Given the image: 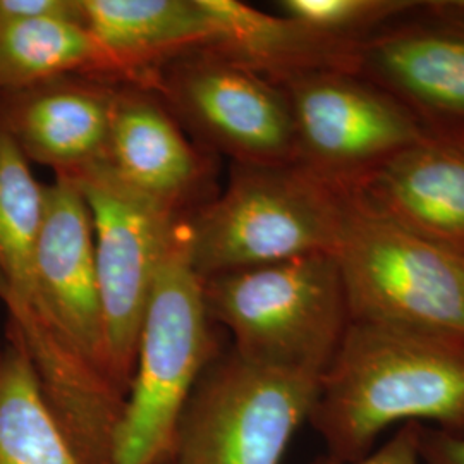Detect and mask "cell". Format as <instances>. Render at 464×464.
Masks as SVG:
<instances>
[{
	"label": "cell",
	"instance_id": "1",
	"mask_svg": "<svg viewBox=\"0 0 464 464\" xmlns=\"http://www.w3.org/2000/svg\"><path fill=\"white\" fill-rule=\"evenodd\" d=\"M308 421L339 461L365 458L392 425L464 437V334L349 322Z\"/></svg>",
	"mask_w": 464,
	"mask_h": 464
},
{
	"label": "cell",
	"instance_id": "2",
	"mask_svg": "<svg viewBox=\"0 0 464 464\" xmlns=\"http://www.w3.org/2000/svg\"><path fill=\"white\" fill-rule=\"evenodd\" d=\"M348 189L298 162L232 164L229 183L186 217L199 279L337 246Z\"/></svg>",
	"mask_w": 464,
	"mask_h": 464
},
{
	"label": "cell",
	"instance_id": "3",
	"mask_svg": "<svg viewBox=\"0 0 464 464\" xmlns=\"http://www.w3.org/2000/svg\"><path fill=\"white\" fill-rule=\"evenodd\" d=\"M201 287L231 348L258 365L320 377L348 329L346 293L329 253L218 274Z\"/></svg>",
	"mask_w": 464,
	"mask_h": 464
},
{
	"label": "cell",
	"instance_id": "4",
	"mask_svg": "<svg viewBox=\"0 0 464 464\" xmlns=\"http://www.w3.org/2000/svg\"><path fill=\"white\" fill-rule=\"evenodd\" d=\"M220 351L201 279L191 266L184 217L143 318L133 381L114 442V464L170 459L184 404Z\"/></svg>",
	"mask_w": 464,
	"mask_h": 464
},
{
	"label": "cell",
	"instance_id": "5",
	"mask_svg": "<svg viewBox=\"0 0 464 464\" xmlns=\"http://www.w3.org/2000/svg\"><path fill=\"white\" fill-rule=\"evenodd\" d=\"M320 377L258 365L234 349L207 365L178 420L174 464H281Z\"/></svg>",
	"mask_w": 464,
	"mask_h": 464
},
{
	"label": "cell",
	"instance_id": "6",
	"mask_svg": "<svg viewBox=\"0 0 464 464\" xmlns=\"http://www.w3.org/2000/svg\"><path fill=\"white\" fill-rule=\"evenodd\" d=\"M332 256L344 285L349 322L464 334L463 255L375 214L349 189Z\"/></svg>",
	"mask_w": 464,
	"mask_h": 464
},
{
	"label": "cell",
	"instance_id": "7",
	"mask_svg": "<svg viewBox=\"0 0 464 464\" xmlns=\"http://www.w3.org/2000/svg\"><path fill=\"white\" fill-rule=\"evenodd\" d=\"M64 176L92 216L107 370L128 398L143 318L184 217L126 183L105 160Z\"/></svg>",
	"mask_w": 464,
	"mask_h": 464
},
{
	"label": "cell",
	"instance_id": "8",
	"mask_svg": "<svg viewBox=\"0 0 464 464\" xmlns=\"http://www.w3.org/2000/svg\"><path fill=\"white\" fill-rule=\"evenodd\" d=\"M181 128L232 164L296 162V128L281 84L214 50L183 53L159 71L155 90Z\"/></svg>",
	"mask_w": 464,
	"mask_h": 464
},
{
	"label": "cell",
	"instance_id": "9",
	"mask_svg": "<svg viewBox=\"0 0 464 464\" xmlns=\"http://www.w3.org/2000/svg\"><path fill=\"white\" fill-rule=\"evenodd\" d=\"M279 84L295 117L296 162L343 188L431 134L402 103L354 72H306Z\"/></svg>",
	"mask_w": 464,
	"mask_h": 464
},
{
	"label": "cell",
	"instance_id": "10",
	"mask_svg": "<svg viewBox=\"0 0 464 464\" xmlns=\"http://www.w3.org/2000/svg\"><path fill=\"white\" fill-rule=\"evenodd\" d=\"M5 308L44 318L109 377L92 216L82 191L64 174L45 184L32 293Z\"/></svg>",
	"mask_w": 464,
	"mask_h": 464
},
{
	"label": "cell",
	"instance_id": "11",
	"mask_svg": "<svg viewBox=\"0 0 464 464\" xmlns=\"http://www.w3.org/2000/svg\"><path fill=\"white\" fill-rule=\"evenodd\" d=\"M119 84L66 74L0 92V126L32 164L71 174L105 160Z\"/></svg>",
	"mask_w": 464,
	"mask_h": 464
},
{
	"label": "cell",
	"instance_id": "12",
	"mask_svg": "<svg viewBox=\"0 0 464 464\" xmlns=\"http://www.w3.org/2000/svg\"><path fill=\"white\" fill-rule=\"evenodd\" d=\"M358 74L433 134L464 138V26L402 24L360 47Z\"/></svg>",
	"mask_w": 464,
	"mask_h": 464
},
{
	"label": "cell",
	"instance_id": "13",
	"mask_svg": "<svg viewBox=\"0 0 464 464\" xmlns=\"http://www.w3.org/2000/svg\"><path fill=\"white\" fill-rule=\"evenodd\" d=\"M348 189L375 214L464 256V138L429 134Z\"/></svg>",
	"mask_w": 464,
	"mask_h": 464
},
{
	"label": "cell",
	"instance_id": "14",
	"mask_svg": "<svg viewBox=\"0 0 464 464\" xmlns=\"http://www.w3.org/2000/svg\"><path fill=\"white\" fill-rule=\"evenodd\" d=\"M105 162L183 217L198 208L212 174L210 160L186 138L162 97L134 84H119Z\"/></svg>",
	"mask_w": 464,
	"mask_h": 464
},
{
	"label": "cell",
	"instance_id": "15",
	"mask_svg": "<svg viewBox=\"0 0 464 464\" xmlns=\"http://www.w3.org/2000/svg\"><path fill=\"white\" fill-rule=\"evenodd\" d=\"M82 7L119 84L157 90L169 61L216 44V21L201 0H82Z\"/></svg>",
	"mask_w": 464,
	"mask_h": 464
},
{
	"label": "cell",
	"instance_id": "16",
	"mask_svg": "<svg viewBox=\"0 0 464 464\" xmlns=\"http://www.w3.org/2000/svg\"><path fill=\"white\" fill-rule=\"evenodd\" d=\"M201 2L217 24L216 44L208 50L276 83L318 71L358 74V44L335 40L237 0Z\"/></svg>",
	"mask_w": 464,
	"mask_h": 464
},
{
	"label": "cell",
	"instance_id": "17",
	"mask_svg": "<svg viewBox=\"0 0 464 464\" xmlns=\"http://www.w3.org/2000/svg\"><path fill=\"white\" fill-rule=\"evenodd\" d=\"M66 74L119 84L107 52L82 21L34 19L0 26V92Z\"/></svg>",
	"mask_w": 464,
	"mask_h": 464
},
{
	"label": "cell",
	"instance_id": "18",
	"mask_svg": "<svg viewBox=\"0 0 464 464\" xmlns=\"http://www.w3.org/2000/svg\"><path fill=\"white\" fill-rule=\"evenodd\" d=\"M0 348V464H82L13 332Z\"/></svg>",
	"mask_w": 464,
	"mask_h": 464
},
{
	"label": "cell",
	"instance_id": "19",
	"mask_svg": "<svg viewBox=\"0 0 464 464\" xmlns=\"http://www.w3.org/2000/svg\"><path fill=\"white\" fill-rule=\"evenodd\" d=\"M44 210L45 184L36 181L30 162L0 126V299L4 304L24 301L32 293Z\"/></svg>",
	"mask_w": 464,
	"mask_h": 464
},
{
	"label": "cell",
	"instance_id": "20",
	"mask_svg": "<svg viewBox=\"0 0 464 464\" xmlns=\"http://www.w3.org/2000/svg\"><path fill=\"white\" fill-rule=\"evenodd\" d=\"M282 16L335 40L362 45L383 24L402 16L421 2L410 0H281Z\"/></svg>",
	"mask_w": 464,
	"mask_h": 464
},
{
	"label": "cell",
	"instance_id": "21",
	"mask_svg": "<svg viewBox=\"0 0 464 464\" xmlns=\"http://www.w3.org/2000/svg\"><path fill=\"white\" fill-rule=\"evenodd\" d=\"M420 423H404L379 449H373L365 458L356 461H339L331 456L320 458L312 464H421L420 456Z\"/></svg>",
	"mask_w": 464,
	"mask_h": 464
},
{
	"label": "cell",
	"instance_id": "22",
	"mask_svg": "<svg viewBox=\"0 0 464 464\" xmlns=\"http://www.w3.org/2000/svg\"><path fill=\"white\" fill-rule=\"evenodd\" d=\"M34 19H72L84 23L82 0H0V26Z\"/></svg>",
	"mask_w": 464,
	"mask_h": 464
},
{
	"label": "cell",
	"instance_id": "23",
	"mask_svg": "<svg viewBox=\"0 0 464 464\" xmlns=\"http://www.w3.org/2000/svg\"><path fill=\"white\" fill-rule=\"evenodd\" d=\"M420 456L421 464H464V437H454L423 425Z\"/></svg>",
	"mask_w": 464,
	"mask_h": 464
},
{
	"label": "cell",
	"instance_id": "24",
	"mask_svg": "<svg viewBox=\"0 0 464 464\" xmlns=\"http://www.w3.org/2000/svg\"><path fill=\"white\" fill-rule=\"evenodd\" d=\"M454 9H458V11H463L464 13V2H452L450 4Z\"/></svg>",
	"mask_w": 464,
	"mask_h": 464
},
{
	"label": "cell",
	"instance_id": "25",
	"mask_svg": "<svg viewBox=\"0 0 464 464\" xmlns=\"http://www.w3.org/2000/svg\"><path fill=\"white\" fill-rule=\"evenodd\" d=\"M160 464H174V463H172V461H170V459H169V461H164V463H160Z\"/></svg>",
	"mask_w": 464,
	"mask_h": 464
}]
</instances>
